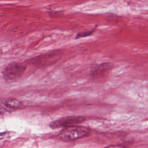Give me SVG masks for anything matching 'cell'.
<instances>
[{
  "instance_id": "obj_9",
  "label": "cell",
  "mask_w": 148,
  "mask_h": 148,
  "mask_svg": "<svg viewBox=\"0 0 148 148\" xmlns=\"http://www.w3.org/2000/svg\"><path fill=\"white\" fill-rule=\"evenodd\" d=\"M7 134L5 133V132H3V133H0V138H3L4 136H5Z\"/></svg>"
},
{
  "instance_id": "obj_1",
  "label": "cell",
  "mask_w": 148,
  "mask_h": 148,
  "mask_svg": "<svg viewBox=\"0 0 148 148\" xmlns=\"http://www.w3.org/2000/svg\"><path fill=\"white\" fill-rule=\"evenodd\" d=\"M90 132L89 128L76 125L64 128L58 134V138L64 141H73L88 136Z\"/></svg>"
},
{
  "instance_id": "obj_8",
  "label": "cell",
  "mask_w": 148,
  "mask_h": 148,
  "mask_svg": "<svg viewBox=\"0 0 148 148\" xmlns=\"http://www.w3.org/2000/svg\"><path fill=\"white\" fill-rule=\"evenodd\" d=\"M105 148H128L127 147H125L123 145H110L108 146Z\"/></svg>"
},
{
  "instance_id": "obj_2",
  "label": "cell",
  "mask_w": 148,
  "mask_h": 148,
  "mask_svg": "<svg viewBox=\"0 0 148 148\" xmlns=\"http://www.w3.org/2000/svg\"><path fill=\"white\" fill-rule=\"evenodd\" d=\"M62 54L61 50H54L32 57L28 60L30 64L38 67L44 68L50 66L57 62Z\"/></svg>"
},
{
  "instance_id": "obj_4",
  "label": "cell",
  "mask_w": 148,
  "mask_h": 148,
  "mask_svg": "<svg viewBox=\"0 0 148 148\" xmlns=\"http://www.w3.org/2000/svg\"><path fill=\"white\" fill-rule=\"evenodd\" d=\"M86 120V118L81 116H66L56 120L50 124V127L53 129L58 128H67L69 127L76 125Z\"/></svg>"
},
{
  "instance_id": "obj_7",
  "label": "cell",
  "mask_w": 148,
  "mask_h": 148,
  "mask_svg": "<svg viewBox=\"0 0 148 148\" xmlns=\"http://www.w3.org/2000/svg\"><path fill=\"white\" fill-rule=\"evenodd\" d=\"M96 28H94L90 31H83V32H79L76 34L75 39H79L80 38H85V37H88L90 35H91L95 31Z\"/></svg>"
},
{
  "instance_id": "obj_5",
  "label": "cell",
  "mask_w": 148,
  "mask_h": 148,
  "mask_svg": "<svg viewBox=\"0 0 148 148\" xmlns=\"http://www.w3.org/2000/svg\"><path fill=\"white\" fill-rule=\"evenodd\" d=\"M113 67L111 62H105L96 65L90 71V76L94 80H101L108 76Z\"/></svg>"
},
{
  "instance_id": "obj_6",
  "label": "cell",
  "mask_w": 148,
  "mask_h": 148,
  "mask_svg": "<svg viewBox=\"0 0 148 148\" xmlns=\"http://www.w3.org/2000/svg\"><path fill=\"white\" fill-rule=\"evenodd\" d=\"M20 101L15 98L0 99V114L10 113L20 108Z\"/></svg>"
},
{
  "instance_id": "obj_3",
  "label": "cell",
  "mask_w": 148,
  "mask_h": 148,
  "mask_svg": "<svg viewBox=\"0 0 148 148\" xmlns=\"http://www.w3.org/2000/svg\"><path fill=\"white\" fill-rule=\"evenodd\" d=\"M26 68L27 65L24 63H10L3 69L2 72L3 78L6 82L11 83L15 82L21 77Z\"/></svg>"
}]
</instances>
